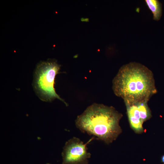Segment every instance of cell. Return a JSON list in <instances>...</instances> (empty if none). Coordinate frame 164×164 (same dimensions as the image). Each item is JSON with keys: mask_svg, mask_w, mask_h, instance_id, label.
I'll return each mask as SVG.
<instances>
[{"mask_svg": "<svg viewBox=\"0 0 164 164\" xmlns=\"http://www.w3.org/2000/svg\"><path fill=\"white\" fill-rule=\"evenodd\" d=\"M94 138L93 137L86 143L75 137L68 140L62 153V164H88L91 154L87 152V146Z\"/></svg>", "mask_w": 164, "mask_h": 164, "instance_id": "obj_4", "label": "cell"}, {"mask_svg": "<svg viewBox=\"0 0 164 164\" xmlns=\"http://www.w3.org/2000/svg\"><path fill=\"white\" fill-rule=\"evenodd\" d=\"M126 105L128 119L131 127L136 133L143 132V122L139 115L137 102H125Z\"/></svg>", "mask_w": 164, "mask_h": 164, "instance_id": "obj_5", "label": "cell"}, {"mask_svg": "<svg viewBox=\"0 0 164 164\" xmlns=\"http://www.w3.org/2000/svg\"><path fill=\"white\" fill-rule=\"evenodd\" d=\"M122 116L112 106L94 103L77 117L75 124L82 132L109 144L121 132L119 122Z\"/></svg>", "mask_w": 164, "mask_h": 164, "instance_id": "obj_2", "label": "cell"}, {"mask_svg": "<svg viewBox=\"0 0 164 164\" xmlns=\"http://www.w3.org/2000/svg\"><path fill=\"white\" fill-rule=\"evenodd\" d=\"M148 101L137 102L140 118L143 122L149 119L151 117L150 110L148 104Z\"/></svg>", "mask_w": 164, "mask_h": 164, "instance_id": "obj_7", "label": "cell"}, {"mask_svg": "<svg viewBox=\"0 0 164 164\" xmlns=\"http://www.w3.org/2000/svg\"><path fill=\"white\" fill-rule=\"evenodd\" d=\"M112 83L114 94L124 102L148 101L157 91L152 72L145 66L134 62L121 67Z\"/></svg>", "mask_w": 164, "mask_h": 164, "instance_id": "obj_1", "label": "cell"}, {"mask_svg": "<svg viewBox=\"0 0 164 164\" xmlns=\"http://www.w3.org/2000/svg\"><path fill=\"white\" fill-rule=\"evenodd\" d=\"M161 160L162 162L164 163V155H162V157Z\"/></svg>", "mask_w": 164, "mask_h": 164, "instance_id": "obj_8", "label": "cell"}, {"mask_svg": "<svg viewBox=\"0 0 164 164\" xmlns=\"http://www.w3.org/2000/svg\"><path fill=\"white\" fill-rule=\"evenodd\" d=\"M145 1L146 5L153 14V19L159 20L162 15L161 3L157 0H146Z\"/></svg>", "mask_w": 164, "mask_h": 164, "instance_id": "obj_6", "label": "cell"}, {"mask_svg": "<svg viewBox=\"0 0 164 164\" xmlns=\"http://www.w3.org/2000/svg\"><path fill=\"white\" fill-rule=\"evenodd\" d=\"M60 68V65L52 60L40 63L36 70L34 87L42 100L50 102L57 98L67 106V104L56 94L54 87L55 77Z\"/></svg>", "mask_w": 164, "mask_h": 164, "instance_id": "obj_3", "label": "cell"}]
</instances>
